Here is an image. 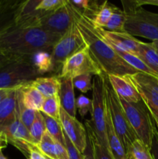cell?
<instances>
[{
	"instance_id": "277c9868",
	"label": "cell",
	"mask_w": 158,
	"mask_h": 159,
	"mask_svg": "<svg viewBox=\"0 0 158 159\" xmlns=\"http://www.w3.org/2000/svg\"><path fill=\"white\" fill-rule=\"evenodd\" d=\"M104 93L115 131L117 134L125 152H127L133 141L138 138L130 126L119 96L110 85L106 74H105L104 79Z\"/></svg>"
},
{
	"instance_id": "74e56055",
	"label": "cell",
	"mask_w": 158,
	"mask_h": 159,
	"mask_svg": "<svg viewBox=\"0 0 158 159\" xmlns=\"http://www.w3.org/2000/svg\"><path fill=\"white\" fill-rule=\"evenodd\" d=\"M150 151H151V153L153 157V159H158V130L157 129H156H156H155L153 139V141H152L151 150Z\"/></svg>"
},
{
	"instance_id": "f35d334b",
	"label": "cell",
	"mask_w": 158,
	"mask_h": 159,
	"mask_svg": "<svg viewBox=\"0 0 158 159\" xmlns=\"http://www.w3.org/2000/svg\"><path fill=\"white\" fill-rule=\"evenodd\" d=\"M15 60H18V59L10 57V56L7 55V54H5V53L0 51V69H1L2 68H3L4 66H6V65H8L9 63H10V62Z\"/></svg>"
},
{
	"instance_id": "52a82bcc",
	"label": "cell",
	"mask_w": 158,
	"mask_h": 159,
	"mask_svg": "<svg viewBox=\"0 0 158 159\" xmlns=\"http://www.w3.org/2000/svg\"><path fill=\"white\" fill-rule=\"evenodd\" d=\"M27 57L13 61L0 69V89L21 87L40 77Z\"/></svg>"
},
{
	"instance_id": "60d3db41",
	"label": "cell",
	"mask_w": 158,
	"mask_h": 159,
	"mask_svg": "<svg viewBox=\"0 0 158 159\" xmlns=\"http://www.w3.org/2000/svg\"><path fill=\"white\" fill-rule=\"evenodd\" d=\"M12 89H0V103L7 96V95L10 93Z\"/></svg>"
},
{
	"instance_id": "f6af8a7d",
	"label": "cell",
	"mask_w": 158,
	"mask_h": 159,
	"mask_svg": "<svg viewBox=\"0 0 158 159\" xmlns=\"http://www.w3.org/2000/svg\"><path fill=\"white\" fill-rule=\"evenodd\" d=\"M0 159H8L4 155H3V153L2 151H0Z\"/></svg>"
},
{
	"instance_id": "4fadbf2b",
	"label": "cell",
	"mask_w": 158,
	"mask_h": 159,
	"mask_svg": "<svg viewBox=\"0 0 158 159\" xmlns=\"http://www.w3.org/2000/svg\"><path fill=\"white\" fill-rule=\"evenodd\" d=\"M60 122L64 134L68 137L74 147L81 153H83L86 148L88 140L85 126L79 122L76 117H73L67 113L62 107L60 112Z\"/></svg>"
},
{
	"instance_id": "4dcf8cb0",
	"label": "cell",
	"mask_w": 158,
	"mask_h": 159,
	"mask_svg": "<svg viewBox=\"0 0 158 159\" xmlns=\"http://www.w3.org/2000/svg\"><path fill=\"white\" fill-rule=\"evenodd\" d=\"M61 105H60L59 94L45 99L40 112L57 120L60 121V112Z\"/></svg>"
},
{
	"instance_id": "ac0fdd59",
	"label": "cell",
	"mask_w": 158,
	"mask_h": 159,
	"mask_svg": "<svg viewBox=\"0 0 158 159\" xmlns=\"http://www.w3.org/2000/svg\"><path fill=\"white\" fill-rule=\"evenodd\" d=\"M37 149L45 157L53 159H69L65 146L54 140L47 131H45L37 145Z\"/></svg>"
},
{
	"instance_id": "7dc6e473",
	"label": "cell",
	"mask_w": 158,
	"mask_h": 159,
	"mask_svg": "<svg viewBox=\"0 0 158 159\" xmlns=\"http://www.w3.org/2000/svg\"><path fill=\"white\" fill-rule=\"evenodd\" d=\"M0 139H1V138H0Z\"/></svg>"
},
{
	"instance_id": "1f68e13d",
	"label": "cell",
	"mask_w": 158,
	"mask_h": 159,
	"mask_svg": "<svg viewBox=\"0 0 158 159\" xmlns=\"http://www.w3.org/2000/svg\"><path fill=\"white\" fill-rule=\"evenodd\" d=\"M29 134L33 141L34 144L38 145L43 137V134L46 131V127H45L44 119H43V114L40 111H37L36 114V117L33 122L32 125L29 129Z\"/></svg>"
},
{
	"instance_id": "8992f818",
	"label": "cell",
	"mask_w": 158,
	"mask_h": 159,
	"mask_svg": "<svg viewBox=\"0 0 158 159\" xmlns=\"http://www.w3.org/2000/svg\"><path fill=\"white\" fill-rule=\"evenodd\" d=\"M105 73L94 75L92 82V113L91 125L98 138L103 146L108 149L106 131V102L104 93Z\"/></svg>"
},
{
	"instance_id": "ba28073f",
	"label": "cell",
	"mask_w": 158,
	"mask_h": 159,
	"mask_svg": "<svg viewBox=\"0 0 158 159\" xmlns=\"http://www.w3.org/2000/svg\"><path fill=\"white\" fill-rule=\"evenodd\" d=\"M85 47L86 43L74 21L70 29L57 41L51 53L54 72L57 73L58 76L64 62Z\"/></svg>"
},
{
	"instance_id": "3957f363",
	"label": "cell",
	"mask_w": 158,
	"mask_h": 159,
	"mask_svg": "<svg viewBox=\"0 0 158 159\" xmlns=\"http://www.w3.org/2000/svg\"><path fill=\"white\" fill-rule=\"evenodd\" d=\"M125 15L124 31L133 37L158 40V14L139 6L137 0L122 1Z\"/></svg>"
},
{
	"instance_id": "2e32d148",
	"label": "cell",
	"mask_w": 158,
	"mask_h": 159,
	"mask_svg": "<svg viewBox=\"0 0 158 159\" xmlns=\"http://www.w3.org/2000/svg\"><path fill=\"white\" fill-rule=\"evenodd\" d=\"M102 35L111 46L137 56L139 40L125 32H111L102 29Z\"/></svg>"
},
{
	"instance_id": "5bb4252c",
	"label": "cell",
	"mask_w": 158,
	"mask_h": 159,
	"mask_svg": "<svg viewBox=\"0 0 158 159\" xmlns=\"http://www.w3.org/2000/svg\"><path fill=\"white\" fill-rule=\"evenodd\" d=\"M110 85L119 98L129 102H137L141 97L129 75H107Z\"/></svg>"
},
{
	"instance_id": "44dd1931",
	"label": "cell",
	"mask_w": 158,
	"mask_h": 159,
	"mask_svg": "<svg viewBox=\"0 0 158 159\" xmlns=\"http://www.w3.org/2000/svg\"><path fill=\"white\" fill-rule=\"evenodd\" d=\"M20 93L22 102L26 108L40 111L45 98L35 87L31 85V82L20 87Z\"/></svg>"
},
{
	"instance_id": "e0dca14e",
	"label": "cell",
	"mask_w": 158,
	"mask_h": 159,
	"mask_svg": "<svg viewBox=\"0 0 158 159\" xmlns=\"http://www.w3.org/2000/svg\"><path fill=\"white\" fill-rule=\"evenodd\" d=\"M20 88L11 90L0 103V138L15 120L17 111V91Z\"/></svg>"
},
{
	"instance_id": "484cf974",
	"label": "cell",
	"mask_w": 158,
	"mask_h": 159,
	"mask_svg": "<svg viewBox=\"0 0 158 159\" xmlns=\"http://www.w3.org/2000/svg\"><path fill=\"white\" fill-rule=\"evenodd\" d=\"M112 47L113 49L116 51L118 54L129 65L133 68L134 69H136V71H139V72L145 73V74L150 75L153 76V77H158L156 76V75L139 58L138 56L135 55V54H131L129 52H127V51H122V50L119 49V48H116V47Z\"/></svg>"
},
{
	"instance_id": "7402d4cb",
	"label": "cell",
	"mask_w": 158,
	"mask_h": 159,
	"mask_svg": "<svg viewBox=\"0 0 158 159\" xmlns=\"http://www.w3.org/2000/svg\"><path fill=\"white\" fill-rule=\"evenodd\" d=\"M45 99L59 94L60 86V79L58 76L53 75L49 77H39L31 82Z\"/></svg>"
},
{
	"instance_id": "6da1fadb",
	"label": "cell",
	"mask_w": 158,
	"mask_h": 159,
	"mask_svg": "<svg viewBox=\"0 0 158 159\" xmlns=\"http://www.w3.org/2000/svg\"><path fill=\"white\" fill-rule=\"evenodd\" d=\"M68 2L85 43L105 74L130 75L138 72L129 65L105 40L102 35V28L94 26L86 16L73 7L69 1Z\"/></svg>"
},
{
	"instance_id": "d4e9b609",
	"label": "cell",
	"mask_w": 158,
	"mask_h": 159,
	"mask_svg": "<svg viewBox=\"0 0 158 159\" xmlns=\"http://www.w3.org/2000/svg\"><path fill=\"white\" fill-rule=\"evenodd\" d=\"M85 129L87 131V135L91 140V144H92L93 149H94V155H95L96 159H113L110 153L109 150L105 146L102 144L98 138L97 134L94 132L93 129L92 125L90 120H85Z\"/></svg>"
},
{
	"instance_id": "d6a6232c",
	"label": "cell",
	"mask_w": 158,
	"mask_h": 159,
	"mask_svg": "<svg viewBox=\"0 0 158 159\" xmlns=\"http://www.w3.org/2000/svg\"><path fill=\"white\" fill-rule=\"evenodd\" d=\"M66 3V0H39L36 9L43 15L59 9Z\"/></svg>"
},
{
	"instance_id": "30bf717a",
	"label": "cell",
	"mask_w": 158,
	"mask_h": 159,
	"mask_svg": "<svg viewBox=\"0 0 158 159\" xmlns=\"http://www.w3.org/2000/svg\"><path fill=\"white\" fill-rule=\"evenodd\" d=\"M1 139L6 141L7 144H11L16 148L27 159H29L31 151L37 149V145L34 144L29 134V129L20 120L18 110L15 120L3 132Z\"/></svg>"
},
{
	"instance_id": "f1b7e54d",
	"label": "cell",
	"mask_w": 158,
	"mask_h": 159,
	"mask_svg": "<svg viewBox=\"0 0 158 159\" xmlns=\"http://www.w3.org/2000/svg\"><path fill=\"white\" fill-rule=\"evenodd\" d=\"M125 23V15L123 10L115 6L111 18L104 29L111 32H125L124 26Z\"/></svg>"
},
{
	"instance_id": "d590c367",
	"label": "cell",
	"mask_w": 158,
	"mask_h": 159,
	"mask_svg": "<svg viewBox=\"0 0 158 159\" xmlns=\"http://www.w3.org/2000/svg\"><path fill=\"white\" fill-rule=\"evenodd\" d=\"M65 139V148L68 151V158L69 159H85L83 154L81 153L77 148L74 146V144L71 142L68 137L64 134Z\"/></svg>"
},
{
	"instance_id": "cb8c5ba5",
	"label": "cell",
	"mask_w": 158,
	"mask_h": 159,
	"mask_svg": "<svg viewBox=\"0 0 158 159\" xmlns=\"http://www.w3.org/2000/svg\"><path fill=\"white\" fill-rule=\"evenodd\" d=\"M27 60L35 68L40 75L48 72H54V65L50 52L39 51L28 57Z\"/></svg>"
},
{
	"instance_id": "f546056e",
	"label": "cell",
	"mask_w": 158,
	"mask_h": 159,
	"mask_svg": "<svg viewBox=\"0 0 158 159\" xmlns=\"http://www.w3.org/2000/svg\"><path fill=\"white\" fill-rule=\"evenodd\" d=\"M126 153L129 159H153L150 149L139 139L133 141Z\"/></svg>"
},
{
	"instance_id": "9a60e30c",
	"label": "cell",
	"mask_w": 158,
	"mask_h": 159,
	"mask_svg": "<svg viewBox=\"0 0 158 159\" xmlns=\"http://www.w3.org/2000/svg\"><path fill=\"white\" fill-rule=\"evenodd\" d=\"M24 0H0V36L16 25Z\"/></svg>"
},
{
	"instance_id": "8d00e7d4",
	"label": "cell",
	"mask_w": 158,
	"mask_h": 159,
	"mask_svg": "<svg viewBox=\"0 0 158 159\" xmlns=\"http://www.w3.org/2000/svg\"><path fill=\"white\" fill-rule=\"evenodd\" d=\"M83 156L85 159H96L95 155H94V149H93L92 144H91V140L88 137V140H87V145L85 148V151H84Z\"/></svg>"
},
{
	"instance_id": "b9f144b4",
	"label": "cell",
	"mask_w": 158,
	"mask_h": 159,
	"mask_svg": "<svg viewBox=\"0 0 158 159\" xmlns=\"http://www.w3.org/2000/svg\"><path fill=\"white\" fill-rule=\"evenodd\" d=\"M151 115L152 118H153L154 124L156 125V129L158 130V111H154V110H149Z\"/></svg>"
},
{
	"instance_id": "d6986e66",
	"label": "cell",
	"mask_w": 158,
	"mask_h": 159,
	"mask_svg": "<svg viewBox=\"0 0 158 159\" xmlns=\"http://www.w3.org/2000/svg\"><path fill=\"white\" fill-rule=\"evenodd\" d=\"M60 86L59 97L62 109L73 117H76V99L74 96L73 79L60 78Z\"/></svg>"
},
{
	"instance_id": "ffe728a7",
	"label": "cell",
	"mask_w": 158,
	"mask_h": 159,
	"mask_svg": "<svg viewBox=\"0 0 158 159\" xmlns=\"http://www.w3.org/2000/svg\"><path fill=\"white\" fill-rule=\"evenodd\" d=\"M106 102V101H105ZM107 107V105H106ZM106 131L108 150L113 159H129L126 152L112 126L108 107L106 109Z\"/></svg>"
},
{
	"instance_id": "7c38bea8",
	"label": "cell",
	"mask_w": 158,
	"mask_h": 159,
	"mask_svg": "<svg viewBox=\"0 0 158 159\" xmlns=\"http://www.w3.org/2000/svg\"><path fill=\"white\" fill-rule=\"evenodd\" d=\"M149 110L158 111V79L143 72L129 75Z\"/></svg>"
},
{
	"instance_id": "ab89813d",
	"label": "cell",
	"mask_w": 158,
	"mask_h": 159,
	"mask_svg": "<svg viewBox=\"0 0 158 159\" xmlns=\"http://www.w3.org/2000/svg\"><path fill=\"white\" fill-rule=\"evenodd\" d=\"M29 159H46V158L39 152L38 149H33L29 153Z\"/></svg>"
},
{
	"instance_id": "ee69618b",
	"label": "cell",
	"mask_w": 158,
	"mask_h": 159,
	"mask_svg": "<svg viewBox=\"0 0 158 159\" xmlns=\"http://www.w3.org/2000/svg\"><path fill=\"white\" fill-rule=\"evenodd\" d=\"M152 45H153V48H155V50L156 51V52L158 53V40H155V41L152 42Z\"/></svg>"
},
{
	"instance_id": "e575fe53",
	"label": "cell",
	"mask_w": 158,
	"mask_h": 159,
	"mask_svg": "<svg viewBox=\"0 0 158 159\" xmlns=\"http://www.w3.org/2000/svg\"><path fill=\"white\" fill-rule=\"evenodd\" d=\"M76 108L78 110L79 114L82 118L88 113H92V102L91 99L84 95H81L76 99Z\"/></svg>"
},
{
	"instance_id": "836d02e7",
	"label": "cell",
	"mask_w": 158,
	"mask_h": 159,
	"mask_svg": "<svg viewBox=\"0 0 158 159\" xmlns=\"http://www.w3.org/2000/svg\"><path fill=\"white\" fill-rule=\"evenodd\" d=\"M91 74H84L73 79V84L76 89L82 93H87L92 89Z\"/></svg>"
},
{
	"instance_id": "83f0119b",
	"label": "cell",
	"mask_w": 158,
	"mask_h": 159,
	"mask_svg": "<svg viewBox=\"0 0 158 159\" xmlns=\"http://www.w3.org/2000/svg\"><path fill=\"white\" fill-rule=\"evenodd\" d=\"M44 119L45 127L46 130L49 133V134L54 138V140L59 142L60 144L65 146V139H64V133L63 128L59 120L54 119L47 115L42 113Z\"/></svg>"
},
{
	"instance_id": "7bdbcfd3",
	"label": "cell",
	"mask_w": 158,
	"mask_h": 159,
	"mask_svg": "<svg viewBox=\"0 0 158 159\" xmlns=\"http://www.w3.org/2000/svg\"><path fill=\"white\" fill-rule=\"evenodd\" d=\"M6 145H7V143L3 141V140L0 139V151H2V149L5 148L6 147Z\"/></svg>"
},
{
	"instance_id": "4316f807",
	"label": "cell",
	"mask_w": 158,
	"mask_h": 159,
	"mask_svg": "<svg viewBox=\"0 0 158 159\" xmlns=\"http://www.w3.org/2000/svg\"><path fill=\"white\" fill-rule=\"evenodd\" d=\"M115 5L108 1L102 2L99 9L91 20L94 26L99 28H105L113 12Z\"/></svg>"
},
{
	"instance_id": "7a4b0ae2",
	"label": "cell",
	"mask_w": 158,
	"mask_h": 159,
	"mask_svg": "<svg viewBox=\"0 0 158 159\" xmlns=\"http://www.w3.org/2000/svg\"><path fill=\"white\" fill-rule=\"evenodd\" d=\"M61 37L38 27L15 26L0 36V51L16 59L29 57L39 51L52 53Z\"/></svg>"
},
{
	"instance_id": "bcb514c9",
	"label": "cell",
	"mask_w": 158,
	"mask_h": 159,
	"mask_svg": "<svg viewBox=\"0 0 158 159\" xmlns=\"http://www.w3.org/2000/svg\"><path fill=\"white\" fill-rule=\"evenodd\" d=\"M46 159H53V158H47V157H46Z\"/></svg>"
},
{
	"instance_id": "9c48e42d",
	"label": "cell",
	"mask_w": 158,
	"mask_h": 159,
	"mask_svg": "<svg viewBox=\"0 0 158 159\" xmlns=\"http://www.w3.org/2000/svg\"><path fill=\"white\" fill-rule=\"evenodd\" d=\"M102 73V68L86 45L64 62L58 77L74 79L84 74L99 75Z\"/></svg>"
},
{
	"instance_id": "5b68a950",
	"label": "cell",
	"mask_w": 158,
	"mask_h": 159,
	"mask_svg": "<svg viewBox=\"0 0 158 159\" xmlns=\"http://www.w3.org/2000/svg\"><path fill=\"white\" fill-rule=\"evenodd\" d=\"M119 100L137 138L151 150L156 126L146 104L142 99L137 102H129L120 98Z\"/></svg>"
},
{
	"instance_id": "603a6c76",
	"label": "cell",
	"mask_w": 158,
	"mask_h": 159,
	"mask_svg": "<svg viewBox=\"0 0 158 159\" xmlns=\"http://www.w3.org/2000/svg\"><path fill=\"white\" fill-rule=\"evenodd\" d=\"M137 56L158 77V53L152 43L139 40Z\"/></svg>"
},
{
	"instance_id": "8fae6325",
	"label": "cell",
	"mask_w": 158,
	"mask_h": 159,
	"mask_svg": "<svg viewBox=\"0 0 158 159\" xmlns=\"http://www.w3.org/2000/svg\"><path fill=\"white\" fill-rule=\"evenodd\" d=\"M74 16L68 1L63 6L40 17L39 28L63 36L74 23Z\"/></svg>"
}]
</instances>
